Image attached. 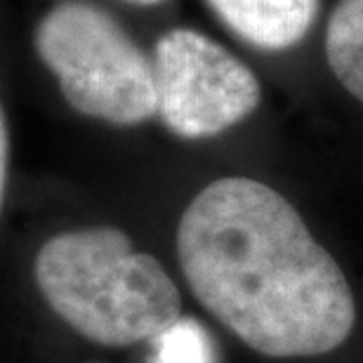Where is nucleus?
Here are the masks:
<instances>
[{
    "label": "nucleus",
    "mask_w": 363,
    "mask_h": 363,
    "mask_svg": "<svg viewBox=\"0 0 363 363\" xmlns=\"http://www.w3.org/2000/svg\"><path fill=\"white\" fill-rule=\"evenodd\" d=\"M177 259L196 300L264 357H321L357 325L335 257L257 179L222 177L196 194L177 227Z\"/></svg>",
    "instance_id": "nucleus-1"
},
{
    "label": "nucleus",
    "mask_w": 363,
    "mask_h": 363,
    "mask_svg": "<svg viewBox=\"0 0 363 363\" xmlns=\"http://www.w3.org/2000/svg\"><path fill=\"white\" fill-rule=\"evenodd\" d=\"M33 274L50 309L104 347L151 342L182 316L175 281L116 227L52 236L38 250Z\"/></svg>",
    "instance_id": "nucleus-2"
},
{
    "label": "nucleus",
    "mask_w": 363,
    "mask_h": 363,
    "mask_svg": "<svg viewBox=\"0 0 363 363\" xmlns=\"http://www.w3.org/2000/svg\"><path fill=\"white\" fill-rule=\"evenodd\" d=\"M33 43L78 113L113 125H140L156 116L151 60L101 7L57 3L40 19Z\"/></svg>",
    "instance_id": "nucleus-3"
},
{
    "label": "nucleus",
    "mask_w": 363,
    "mask_h": 363,
    "mask_svg": "<svg viewBox=\"0 0 363 363\" xmlns=\"http://www.w3.org/2000/svg\"><path fill=\"white\" fill-rule=\"evenodd\" d=\"M156 116L184 140L215 137L259 106L262 88L245 64L191 28L163 33L154 50Z\"/></svg>",
    "instance_id": "nucleus-4"
},
{
    "label": "nucleus",
    "mask_w": 363,
    "mask_h": 363,
    "mask_svg": "<svg viewBox=\"0 0 363 363\" xmlns=\"http://www.w3.org/2000/svg\"><path fill=\"white\" fill-rule=\"evenodd\" d=\"M238 38L262 50L297 45L318 14V0H208Z\"/></svg>",
    "instance_id": "nucleus-5"
},
{
    "label": "nucleus",
    "mask_w": 363,
    "mask_h": 363,
    "mask_svg": "<svg viewBox=\"0 0 363 363\" xmlns=\"http://www.w3.org/2000/svg\"><path fill=\"white\" fill-rule=\"evenodd\" d=\"M325 60L342 88L363 101V0H340L325 28Z\"/></svg>",
    "instance_id": "nucleus-6"
},
{
    "label": "nucleus",
    "mask_w": 363,
    "mask_h": 363,
    "mask_svg": "<svg viewBox=\"0 0 363 363\" xmlns=\"http://www.w3.org/2000/svg\"><path fill=\"white\" fill-rule=\"evenodd\" d=\"M151 347L149 363H217L213 337L191 316H179L168 330L151 340Z\"/></svg>",
    "instance_id": "nucleus-7"
},
{
    "label": "nucleus",
    "mask_w": 363,
    "mask_h": 363,
    "mask_svg": "<svg viewBox=\"0 0 363 363\" xmlns=\"http://www.w3.org/2000/svg\"><path fill=\"white\" fill-rule=\"evenodd\" d=\"M7 163H10V133H7L5 111H3V106H0V210H3V199H5Z\"/></svg>",
    "instance_id": "nucleus-8"
},
{
    "label": "nucleus",
    "mask_w": 363,
    "mask_h": 363,
    "mask_svg": "<svg viewBox=\"0 0 363 363\" xmlns=\"http://www.w3.org/2000/svg\"><path fill=\"white\" fill-rule=\"evenodd\" d=\"M123 3H133V5H158L163 0H123Z\"/></svg>",
    "instance_id": "nucleus-9"
}]
</instances>
